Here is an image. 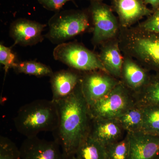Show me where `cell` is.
Segmentation results:
<instances>
[{
	"instance_id": "obj_27",
	"label": "cell",
	"mask_w": 159,
	"mask_h": 159,
	"mask_svg": "<svg viewBox=\"0 0 159 159\" xmlns=\"http://www.w3.org/2000/svg\"><path fill=\"white\" fill-rule=\"evenodd\" d=\"M146 5H149L151 6L152 10L155 11L159 7V0H144Z\"/></svg>"
},
{
	"instance_id": "obj_25",
	"label": "cell",
	"mask_w": 159,
	"mask_h": 159,
	"mask_svg": "<svg viewBox=\"0 0 159 159\" xmlns=\"http://www.w3.org/2000/svg\"><path fill=\"white\" fill-rule=\"evenodd\" d=\"M136 25L145 31L159 33V7L144 21Z\"/></svg>"
},
{
	"instance_id": "obj_17",
	"label": "cell",
	"mask_w": 159,
	"mask_h": 159,
	"mask_svg": "<svg viewBox=\"0 0 159 159\" xmlns=\"http://www.w3.org/2000/svg\"><path fill=\"white\" fill-rule=\"evenodd\" d=\"M133 94L137 105L142 107H159V75L152 74L145 87L138 93Z\"/></svg>"
},
{
	"instance_id": "obj_7",
	"label": "cell",
	"mask_w": 159,
	"mask_h": 159,
	"mask_svg": "<svg viewBox=\"0 0 159 159\" xmlns=\"http://www.w3.org/2000/svg\"><path fill=\"white\" fill-rule=\"evenodd\" d=\"M88 10L93 25L92 42L94 46H101L118 38L120 25L111 6L102 2H93Z\"/></svg>"
},
{
	"instance_id": "obj_8",
	"label": "cell",
	"mask_w": 159,
	"mask_h": 159,
	"mask_svg": "<svg viewBox=\"0 0 159 159\" xmlns=\"http://www.w3.org/2000/svg\"><path fill=\"white\" fill-rule=\"evenodd\" d=\"M121 82L107 72L95 70L82 72L81 90L89 106L107 95Z\"/></svg>"
},
{
	"instance_id": "obj_29",
	"label": "cell",
	"mask_w": 159,
	"mask_h": 159,
	"mask_svg": "<svg viewBox=\"0 0 159 159\" xmlns=\"http://www.w3.org/2000/svg\"><path fill=\"white\" fill-rule=\"evenodd\" d=\"M70 159H80L79 158L77 157L76 156H74L70 158Z\"/></svg>"
},
{
	"instance_id": "obj_16",
	"label": "cell",
	"mask_w": 159,
	"mask_h": 159,
	"mask_svg": "<svg viewBox=\"0 0 159 159\" xmlns=\"http://www.w3.org/2000/svg\"><path fill=\"white\" fill-rule=\"evenodd\" d=\"M98 55L107 73L121 80L124 56L118 38L101 45Z\"/></svg>"
},
{
	"instance_id": "obj_23",
	"label": "cell",
	"mask_w": 159,
	"mask_h": 159,
	"mask_svg": "<svg viewBox=\"0 0 159 159\" xmlns=\"http://www.w3.org/2000/svg\"><path fill=\"white\" fill-rule=\"evenodd\" d=\"M0 159H21L20 151L17 145L2 136L0 137Z\"/></svg>"
},
{
	"instance_id": "obj_22",
	"label": "cell",
	"mask_w": 159,
	"mask_h": 159,
	"mask_svg": "<svg viewBox=\"0 0 159 159\" xmlns=\"http://www.w3.org/2000/svg\"><path fill=\"white\" fill-rule=\"evenodd\" d=\"M129 145L127 135L120 141L106 146V159H128Z\"/></svg>"
},
{
	"instance_id": "obj_14",
	"label": "cell",
	"mask_w": 159,
	"mask_h": 159,
	"mask_svg": "<svg viewBox=\"0 0 159 159\" xmlns=\"http://www.w3.org/2000/svg\"><path fill=\"white\" fill-rule=\"evenodd\" d=\"M82 73L72 69L54 72L50 77L52 100L56 102L72 94L80 83Z\"/></svg>"
},
{
	"instance_id": "obj_9",
	"label": "cell",
	"mask_w": 159,
	"mask_h": 159,
	"mask_svg": "<svg viewBox=\"0 0 159 159\" xmlns=\"http://www.w3.org/2000/svg\"><path fill=\"white\" fill-rule=\"evenodd\" d=\"M112 9L118 16L120 29H128L153 12L144 0H111Z\"/></svg>"
},
{
	"instance_id": "obj_10",
	"label": "cell",
	"mask_w": 159,
	"mask_h": 159,
	"mask_svg": "<svg viewBox=\"0 0 159 159\" xmlns=\"http://www.w3.org/2000/svg\"><path fill=\"white\" fill-rule=\"evenodd\" d=\"M21 159H65L59 144L37 136L26 138L20 148Z\"/></svg>"
},
{
	"instance_id": "obj_30",
	"label": "cell",
	"mask_w": 159,
	"mask_h": 159,
	"mask_svg": "<svg viewBox=\"0 0 159 159\" xmlns=\"http://www.w3.org/2000/svg\"><path fill=\"white\" fill-rule=\"evenodd\" d=\"M154 159H159V155L157 157H156Z\"/></svg>"
},
{
	"instance_id": "obj_20",
	"label": "cell",
	"mask_w": 159,
	"mask_h": 159,
	"mask_svg": "<svg viewBox=\"0 0 159 159\" xmlns=\"http://www.w3.org/2000/svg\"><path fill=\"white\" fill-rule=\"evenodd\" d=\"M12 69L17 74H24L38 77H51L54 73L48 66L35 61H18Z\"/></svg>"
},
{
	"instance_id": "obj_26",
	"label": "cell",
	"mask_w": 159,
	"mask_h": 159,
	"mask_svg": "<svg viewBox=\"0 0 159 159\" xmlns=\"http://www.w3.org/2000/svg\"><path fill=\"white\" fill-rule=\"evenodd\" d=\"M71 0H38L43 7L51 11H58L67 2Z\"/></svg>"
},
{
	"instance_id": "obj_13",
	"label": "cell",
	"mask_w": 159,
	"mask_h": 159,
	"mask_svg": "<svg viewBox=\"0 0 159 159\" xmlns=\"http://www.w3.org/2000/svg\"><path fill=\"white\" fill-rule=\"evenodd\" d=\"M125 132L117 119L94 118L89 135L107 146L123 139Z\"/></svg>"
},
{
	"instance_id": "obj_2",
	"label": "cell",
	"mask_w": 159,
	"mask_h": 159,
	"mask_svg": "<svg viewBox=\"0 0 159 159\" xmlns=\"http://www.w3.org/2000/svg\"><path fill=\"white\" fill-rule=\"evenodd\" d=\"M118 39L123 55L159 75V33L145 31L135 25L120 29Z\"/></svg>"
},
{
	"instance_id": "obj_12",
	"label": "cell",
	"mask_w": 159,
	"mask_h": 159,
	"mask_svg": "<svg viewBox=\"0 0 159 159\" xmlns=\"http://www.w3.org/2000/svg\"><path fill=\"white\" fill-rule=\"evenodd\" d=\"M129 141L128 159H154L159 155V136L142 131L126 133Z\"/></svg>"
},
{
	"instance_id": "obj_18",
	"label": "cell",
	"mask_w": 159,
	"mask_h": 159,
	"mask_svg": "<svg viewBox=\"0 0 159 159\" xmlns=\"http://www.w3.org/2000/svg\"><path fill=\"white\" fill-rule=\"evenodd\" d=\"M75 156L80 159H106V146L89 135L80 145Z\"/></svg>"
},
{
	"instance_id": "obj_11",
	"label": "cell",
	"mask_w": 159,
	"mask_h": 159,
	"mask_svg": "<svg viewBox=\"0 0 159 159\" xmlns=\"http://www.w3.org/2000/svg\"><path fill=\"white\" fill-rule=\"evenodd\" d=\"M31 20L20 18L11 23L9 28V35L14 40L15 44L22 46L35 45L44 39L42 33L47 27Z\"/></svg>"
},
{
	"instance_id": "obj_4",
	"label": "cell",
	"mask_w": 159,
	"mask_h": 159,
	"mask_svg": "<svg viewBox=\"0 0 159 159\" xmlns=\"http://www.w3.org/2000/svg\"><path fill=\"white\" fill-rule=\"evenodd\" d=\"M48 31L45 35L57 45L93 30L92 20L87 10H68L57 11L49 20Z\"/></svg>"
},
{
	"instance_id": "obj_1",
	"label": "cell",
	"mask_w": 159,
	"mask_h": 159,
	"mask_svg": "<svg viewBox=\"0 0 159 159\" xmlns=\"http://www.w3.org/2000/svg\"><path fill=\"white\" fill-rule=\"evenodd\" d=\"M59 123L54 134L65 159L75 156L80 145L89 134L92 118L81 84L65 98L56 101Z\"/></svg>"
},
{
	"instance_id": "obj_3",
	"label": "cell",
	"mask_w": 159,
	"mask_h": 159,
	"mask_svg": "<svg viewBox=\"0 0 159 159\" xmlns=\"http://www.w3.org/2000/svg\"><path fill=\"white\" fill-rule=\"evenodd\" d=\"M16 129L26 138L37 136L42 132L56 130L59 123L56 102L38 99L23 106L14 119Z\"/></svg>"
},
{
	"instance_id": "obj_21",
	"label": "cell",
	"mask_w": 159,
	"mask_h": 159,
	"mask_svg": "<svg viewBox=\"0 0 159 159\" xmlns=\"http://www.w3.org/2000/svg\"><path fill=\"white\" fill-rule=\"evenodd\" d=\"M142 107L143 123L142 131L146 133L159 136V107L146 106Z\"/></svg>"
},
{
	"instance_id": "obj_19",
	"label": "cell",
	"mask_w": 159,
	"mask_h": 159,
	"mask_svg": "<svg viewBox=\"0 0 159 159\" xmlns=\"http://www.w3.org/2000/svg\"><path fill=\"white\" fill-rule=\"evenodd\" d=\"M117 119L126 133L142 131L143 123V108L135 104Z\"/></svg>"
},
{
	"instance_id": "obj_6",
	"label": "cell",
	"mask_w": 159,
	"mask_h": 159,
	"mask_svg": "<svg viewBox=\"0 0 159 159\" xmlns=\"http://www.w3.org/2000/svg\"><path fill=\"white\" fill-rule=\"evenodd\" d=\"M54 59L81 72L101 70L107 72L98 54L77 42L57 45L53 51Z\"/></svg>"
},
{
	"instance_id": "obj_5",
	"label": "cell",
	"mask_w": 159,
	"mask_h": 159,
	"mask_svg": "<svg viewBox=\"0 0 159 159\" xmlns=\"http://www.w3.org/2000/svg\"><path fill=\"white\" fill-rule=\"evenodd\" d=\"M132 92L121 81L107 95L89 106L92 119H117L135 105Z\"/></svg>"
},
{
	"instance_id": "obj_28",
	"label": "cell",
	"mask_w": 159,
	"mask_h": 159,
	"mask_svg": "<svg viewBox=\"0 0 159 159\" xmlns=\"http://www.w3.org/2000/svg\"><path fill=\"white\" fill-rule=\"evenodd\" d=\"M90 2H102L104 0H89Z\"/></svg>"
},
{
	"instance_id": "obj_24",
	"label": "cell",
	"mask_w": 159,
	"mask_h": 159,
	"mask_svg": "<svg viewBox=\"0 0 159 159\" xmlns=\"http://www.w3.org/2000/svg\"><path fill=\"white\" fill-rule=\"evenodd\" d=\"M16 61V56L11 51V48L0 44V63L4 66L6 74L9 69L13 68Z\"/></svg>"
},
{
	"instance_id": "obj_15",
	"label": "cell",
	"mask_w": 159,
	"mask_h": 159,
	"mask_svg": "<svg viewBox=\"0 0 159 159\" xmlns=\"http://www.w3.org/2000/svg\"><path fill=\"white\" fill-rule=\"evenodd\" d=\"M123 56L121 80L133 93H136L147 84L152 74L133 58Z\"/></svg>"
}]
</instances>
